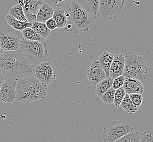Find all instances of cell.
Returning a JSON list of instances; mask_svg holds the SVG:
<instances>
[{"instance_id": "cell-13", "label": "cell", "mask_w": 153, "mask_h": 142, "mask_svg": "<svg viewBox=\"0 0 153 142\" xmlns=\"http://www.w3.org/2000/svg\"><path fill=\"white\" fill-rule=\"evenodd\" d=\"M124 65L125 57L123 54H118L114 55L110 68L109 77L114 79L122 75L124 70Z\"/></svg>"}, {"instance_id": "cell-11", "label": "cell", "mask_w": 153, "mask_h": 142, "mask_svg": "<svg viewBox=\"0 0 153 142\" xmlns=\"http://www.w3.org/2000/svg\"><path fill=\"white\" fill-rule=\"evenodd\" d=\"M87 75L89 83L94 87H96L102 80L107 78L97 60L94 61L90 66L87 72Z\"/></svg>"}, {"instance_id": "cell-15", "label": "cell", "mask_w": 153, "mask_h": 142, "mask_svg": "<svg viewBox=\"0 0 153 142\" xmlns=\"http://www.w3.org/2000/svg\"><path fill=\"white\" fill-rule=\"evenodd\" d=\"M123 88L128 95L142 94L144 92V87L140 80L132 78H126Z\"/></svg>"}, {"instance_id": "cell-17", "label": "cell", "mask_w": 153, "mask_h": 142, "mask_svg": "<svg viewBox=\"0 0 153 142\" xmlns=\"http://www.w3.org/2000/svg\"><path fill=\"white\" fill-rule=\"evenodd\" d=\"M53 12L54 11L52 8L47 3L44 2L38 12L36 21L41 23H45L47 20L52 18Z\"/></svg>"}, {"instance_id": "cell-31", "label": "cell", "mask_w": 153, "mask_h": 142, "mask_svg": "<svg viewBox=\"0 0 153 142\" xmlns=\"http://www.w3.org/2000/svg\"><path fill=\"white\" fill-rule=\"evenodd\" d=\"M140 142H153V132L148 131L142 132Z\"/></svg>"}, {"instance_id": "cell-22", "label": "cell", "mask_w": 153, "mask_h": 142, "mask_svg": "<svg viewBox=\"0 0 153 142\" xmlns=\"http://www.w3.org/2000/svg\"><path fill=\"white\" fill-rule=\"evenodd\" d=\"M6 20L7 23L11 26L12 28L18 31L22 32L27 28L32 27V23L16 20L9 15L6 16Z\"/></svg>"}, {"instance_id": "cell-1", "label": "cell", "mask_w": 153, "mask_h": 142, "mask_svg": "<svg viewBox=\"0 0 153 142\" xmlns=\"http://www.w3.org/2000/svg\"><path fill=\"white\" fill-rule=\"evenodd\" d=\"M35 67L31 64L21 50L4 51L0 55V73L6 79L22 80L34 77Z\"/></svg>"}, {"instance_id": "cell-12", "label": "cell", "mask_w": 153, "mask_h": 142, "mask_svg": "<svg viewBox=\"0 0 153 142\" xmlns=\"http://www.w3.org/2000/svg\"><path fill=\"white\" fill-rule=\"evenodd\" d=\"M0 46L4 51L19 50H20V38L8 33H0Z\"/></svg>"}, {"instance_id": "cell-6", "label": "cell", "mask_w": 153, "mask_h": 142, "mask_svg": "<svg viewBox=\"0 0 153 142\" xmlns=\"http://www.w3.org/2000/svg\"><path fill=\"white\" fill-rule=\"evenodd\" d=\"M133 131L134 128L129 122L114 120L105 126L101 137L104 142H115Z\"/></svg>"}, {"instance_id": "cell-27", "label": "cell", "mask_w": 153, "mask_h": 142, "mask_svg": "<svg viewBox=\"0 0 153 142\" xmlns=\"http://www.w3.org/2000/svg\"><path fill=\"white\" fill-rule=\"evenodd\" d=\"M115 92L116 90L113 89L112 87L107 90V91L100 97L102 101L105 104H107L108 105L113 104Z\"/></svg>"}, {"instance_id": "cell-18", "label": "cell", "mask_w": 153, "mask_h": 142, "mask_svg": "<svg viewBox=\"0 0 153 142\" xmlns=\"http://www.w3.org/2000/svg\"><path fill=\"white\" fill-rule=\"evenodd\" d=\"M43 1L51 7L53 11L62 10L68 13L72 0H44Z\"/></svg>"}, {"instance_id": "cell-10", "label": "cell", "mask_w": 153, "mask_h": 142, "mask_svg": "<svg viewBox=\"0 0 153 142\" xmlns=\"http://www.w3.org/2000/svg\"><path fill=\"white\" fill-rule=\"evenodd\" d=\"M19 4L22 7L27 22L32 23L37 20V16L39 10L44 3L41 0L18 1Z\"/></svg>"}, {"instance_id": "cell-33", "label": "cell", "mask_w": 153, "mask_h": 142, "mask_svg": "<svg viewBox=\"0 0 153 142\" xmlns=\"http://www.w3.org/2000/svg\"><path fill=\"white\" fill-rule=\"evenodd\" d=\"M6 78L3 76L2 74L1 73H0V89H1V87H2V84H3L4 81L5 80Z\"/></svg>"}, {"instance_id": "cell-8", "label": "cell", "mask_w": 153, "mask_h": 142, "mask_svg": "<svg viewBox=\"0 0 153 142\" xmlns=\"http://www.w3.org/2000/svg\"><path fill=\"white\" fill-rule=\"evenodd\" d=\"M34 77L43 85L48 86L56 80L55 67L48 61H45L35 67Z\"/></svg>"}, {"instance_id": "cell-30", "label": "cell", "mask_w": 153, "mask_h": 142, "mask_svg": "<svg viewBox=\"0 0 153 142\" xmlns=\"http://www.w3.org/2000/svg\"><path fill=\"white\" fill-rule=\"evenodd\" d=\"M125 78H126L124 77L122 75H120L118 77L116 78L115 79H114L112 87L115 90L123 87V84L124 83Z\"/></svg>"}, {"instance_id": "cell-25", "label": "cell", "mask_w": 153, "mask_h": 142, "mask_svg": "<svg viewBox=\"0 0 153 142\" xmlns=\"http://www.w3.org/2000/svg\"><path fill=\"white\" fill-rule=\"evenodd\" d=\"M142 132L133 131L115 142H140Z\"/></svg>"}, {"instance_id": "cell-5", "label": "cell", "mask_w": 153, "mask_h": 142, "mask_svg": "<svg viewBox=\"0 0 153 142\" xmlns=\"http://www.w3.org/2000/svg\"><path fill=\"white\" fill-rule=\"evenodd\" d=\"M20 50L32 65L36 67L46 61L49 56V46L45 42H37L20 38Z\"/></svg>"}, {"instance_id": "cell-7", "label": "cell", "mask_w": 153, "mask_h": 142, "mask_svg": "<svg viewBox=\"0 0 153 142\" xmlns=\"http://www.w3.org/2000/svg\"><path fill=\"white\" fill-rule=\"evenodd\" d=\"M126 3L124 0L99 1V14L102 20L109 21L116 19Z\"/></svg>"}, {"instance_id": "cell-3", "label": "cell", "mask_w": 153, "mask_h": 142, "mask_svg": "<svg viewBox=\"0 0 153 142\" xmlns=\"http://www.w3.org/2000/svg\"><path fill=\"white\" fill-rule=\"evenodd\" d=\"M94 21L76 0H72L67 22L63 30L77 34L87 32L94 25Z\"/></svg>"}, {"instance_id": "cell-32", "label": "cell", "mask_w": 153, "mask_h": 142, "mask_svg": "<svg viewBox=\"0 0 153 142\" xmlns=\"http://www.w3.org/2000/svg\"><path fill=\"white\" fill-rule=\"evenodd\" d=\"M46 27L48 28L50 31H51L55 30L56 28H57V25L55 20L51 18L46 21L45 22Z\"/></svg>"}, {"instance_id": "cell-19", "label": "cell", "mask_w": 153, "mask_h": 142, "mask_svg": "<svg viewBox=\"0 0 153 142\" xmlns=\"http://www.w3.org/2000/svg\"><path fill=\"white\" fill-rule=\"evenodd\" d=\"M69 12L67 13L62 10H56L53 12L52 18L55 20L57 28L63 29L65 28L67 22V18Z\"/></svg>"}, {"instance_id": "cell-9", "label": "cell", "mask_w": 153, "mask_h": 142, "mask_svg": "<svg viewBox=\"0 0 153 142\" xmlns=\"http://www.w3.org/2000/svg\"><path fill=\"white\" fill-rule=\"evenodd\" d=\"M18 80L6 79L0 89V101L12 105L16 99V84Z\"/></svg>"}, {"instance_id": "cell-34", "label": "cell", "mask_w": 153, "mask_h": 142, "mask_svg": "<svg viewBox=\"0 0 153 142\" xmlns=\"http://www.w3.org/2000/svg\"><path fill=\"white\" fill-rule=\"evenodd\" d=\"M4 51L2 49V48H1V46H0V55H1L2 53L4 52Z\"/></svg>"}, {"instance_id": "cell-14", "label": "cell", "mask_w": 153, "mask_h": 142, "mask_svg": "<svg viewBox=\"0 0 153 142\" xmlns=\"http://www.w3.org/2000/svg\"><path fill=\"white\" fill-rule=\"evenodd\" d=\"M76 1L93 20H95L100 16L99 0H76Z\"/></svg>"}, {"instance_id": "cell-21", "label": "cell", "mask_w": 153, "mask_h": 142, "mask_svg": "<svg viewBox=\"0 0 153 142\" xmlns=\"http://www.w3.org/2000/svg\"><path fill=\"white\" fill-rule=\"evenodd\" d=\"M31 28L44 40L49 37L51 33V31L46 27L45 23H41L36 21L32 23Z\"/></svg>"}, {"instance_id": "cell-26", "label": "cell", "mask_w": 153, "mask_h": 142, "mask_svg": "<svg viewBox=\"0 0 153 142\" xmlns=\"http://www.w3.org/2000/svg\"><path fill=\"white\" fill-rule=\"evenodd\" d=\"M120 106L130 114L135 113L137 111V109L135 108L128 94H126Z\"/></svg>"}, {"instance_id": "cell-28", "label": "cell", "mask_w": 153, "mask_h": 142, "mask_svg": "<svg viewBox=\"0 0 153 142\" xmlns=\"http://www.w3.org/2000/svg\"><path fill=\"white\" fill-rule=\"evenodd\" d=\"M126 94V93L123 87L116 90L115 94H114V102H113V104L115 105V107H120Z\"/></svg>"}, {"instance_id": "cell-4", "label": "cell", "mask_w": 153, "mask_h": 142, "mask_svg": "<svg viewBox=\"0 0 153 142\" xmlns=\"http://www.w3.org/2000/svg\"><path fill=\"white\" fill-rule=\"evenodd\" d=\"M124 70L123 75L125 78H135L141 81L149 77V70L146 60L143 56L129 51L126 53Z\"/></svg>"}, {"instance_id": "cell-20", "label": "cell", "mask_w": 153, "mask_h": 142, "mask_svg": "<svg viewBox=\"0 0 153 142\" xmlns=\"http://www.w3.org/2000/svg\"><path fill=\"white\" fill-rule=\"evenodd\" d=\"M113 79L110 77L106 78L96 86L95 93L99 97H101L107 90L112 87Z\"/></svg>"}, {"instance_id": "cell-16", "label": "cell", "mask_w": 153, "mask_h": 142, "mask_svg": "<svg viewBox=\"0 0 153 142\" xmlns=\"http://www.w3.org/2000/svg\"><path fill=\"white\" fill-rule=\"evenodd\" d=\"M114 56V55L112 54L105 52L99 56L97 60L99 64L100 65V66L104 71L107 78L109 77L110 68Z\"/></svg>"}, {"instance_id": "cell-2", "label": "cell", "mask_w": 153, "mask_h": 142, "mask_svg": "<svg viewBox=\"0 0 153 142\" xmlns=\"http://www.w3.org/2000/svg\"><path fill=\"white\" fill-rule=\"evenodd\" d=\"M16 100L30 103L43 99L47 95V86L41 83L34 77L18 80L16 84Z\"/></svg>"}, {"instance_id": "cell-24", "label": "cell", "mask_w": 153, "mask_h": 142, "mask_svg": "<svg viewBox=\"0 0 153 142\" xmlns=\"http://www.w3.org/2000/svg\"><path fill=\"white\" fill-rule=\"evenodd\" d=\"M23 38L26 40L37 42H44L42 37L37 34L31 28H28L22 31Z\"/></svg>"}, {"instance_id": "cell-23", "label": "cell", "mask_w": 153, "mask_h": 142, "mask_svg": "<svg viewBox=\"0 0 153 142\" xmlns=\"http://www.w3.org/2000/svg\"><path fill=\"white\" fill-rule=\"evenodd\" d=\"M8 15L16 20L28 22L25 16L22 7L19 4H16L9 9Z\"/></svg>"}, {"instance_id": "cell-29", "label": "cell", "mask_w": 153, "mask_h": 142, "mask_svg": "<svg viewBox=\"0 0 153 142\" xmlns=\"http://www.w3.org/2000/svg\"><path fill=\"white\" fill-rule=\"evenodd\" d=\"M129 97L131 99L132 103L135 106V108H137L138 109L141 106L142 101H143L142 95L138 94V93L131 94V95H129Z\"/></svg>"}]
</instances>
